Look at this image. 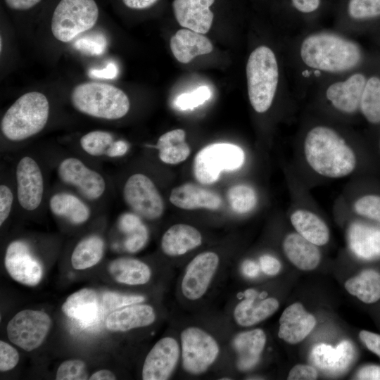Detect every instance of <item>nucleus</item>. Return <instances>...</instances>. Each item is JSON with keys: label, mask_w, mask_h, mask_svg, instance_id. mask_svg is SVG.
<instances>
[{"label": "nucleus", "mask_w": 380, "mask_h": 380, "mask_svg": "<svg viewBox=\"0 0 380 380\" xmlns=\"http://www.w3.org/2000/svg\"><path fill=\"white\" fill-rule=\"evenodd\" d=\"M42 151L59 184L75 191L96 208H104L110 200L112 182L96 162L68 149Z\"/></svg>", "instance_id": "f257e3e1"}, {"label": "nucleus", "mask_w": 380, "mask_h": 380, "mask_svg": "<svg viewBox=\"0 0 380 380\" xmlns=\"http://www.w3.org/2000/svg\"><path fill=\"white\" fill-rule=\"evenodd\" d=\"M304 155L308 164L317 174L341 178L355 169L357 158L352 148L333 129L317 126L307 134Z\"/></svg>", "instance_id": "f03ea898"}, {"label": "nucleus", "mask_w": 380, "mask_h": 380, "mask_svg": "<svg viewBox=\"0 0 380 380\" xmlns=\"http://www.w3.org/2000/svg\"><path fill=\"white\" fill-rule=\"evenodd\" d=\"M50 103L42 92H27L5 111L0 122L1 151L20 146L40 134L48 124Z\"/></svg>", "instance_id": "7ed1b4c3"}, {"label": "nucleus", "mask_w": 380, "mask_h": 380, "mask_svg": "<svg viewBox=\"0 0 380 380\" xmlns=\"http://www.w3.org/2000/svg\"><path fill=\"white\" fill-rule=\"evenodd\" d=\"M13 162L16 209L27 215L37 214L46 209L50 190L48 163L42 151L20 149Z\"/></svg>", "instance_id": "20e7f679"}, {"label": "nucleus", "mask_w": 380, "mask_h": 380, "mask_svg": "<svg viewBox=\"0 0 380 380\" xmlns=\"http://www.w3.org/2000/svg\"><path fill=\"white\" fill-rule=\"evenodd\" d=\"M300 56L309 67L329 72L355 68L361 60V51L355 42L339 35L319 32L307 37L300 46Z\"/></svg>", "instance_id": "39448f33"}, {"label": "nucleus", "mask_w": 380, "mask_h": 380, "mask_svg": "<svg viewBox=\"0 0 380 380\" xmlns=\"http://www.w3.org/2000/svg\"><path fill=\"white\" fill-rule=\"evenodd\" d=\"M70 103L80 113L105 121L124 118L130 109L127 95L118 87L101 82H84L74 87Z\"/></svg>", "instance_id": "423d86ee"}, {"label": "nucleus", "mask_w": 380, "mask_h": 380, "mask_svg": "<svg viewBox=\"0 0 380 380\" xmlns=\"http://www.w3.org/2000/svg\"><path fill=\"white\" fill-rule=\"evenodd\" d=\"M246 78L250 103L260 113L271 106L279 81V68L274 52L267 46L256 48L249 56Z\"/></svg>", "instance_id": "0eeeda50"}, {"label": "nucleus", "mask_w": 380, "mask_h": 380, "mask_svg": "<svg viewBox=\"0 0 380 380\" xmlns=\"http://www.w3.org/2000/svg\"><path fill=\"white\" fill-rule=\"evenodd\" d=\"M98 18L94 0H61L53 13L51 32L57 40L67 43L92 28Z\"/></svg>", "instance_id": "6e6552de"}, {"label": "nucleus", "mask_w": 380, "mask_h": 380, "mask_svg": "<svg viewBox=\"0 0 380 380\" xmlns=\"http://www.w3.org/2000/svg\"><path fill=\"white\" fill-rule=\"evenodd\" d=\"M120 191L128 208L140 217L155 220L163 215V199L154 182L144 173L134 172L128 176Z\"/></svg>", "instance_id": "1a4fd4ad"}, {"label": "nucleus", "mask_w": 380, "mask_h": 380, "mask_svg": "<svg viewBox=\"0 0 380 380\" xmlns=\"http://www.w3.org/2000/svg\"><path fill=\"white\" fill-rule=\"evenodd\" d=\"M244 158L243 150L236 145L210 144L201 149L195 157L194 174L198 182L210 184L218 179L222 171L239 168Z\"/></svg>", "instance_id": "9d476101"}, {"label": "nucleus", "mask_w": 380, "mask_h": 380, "mask_svg": "<svg viewBox=\"0 0 380 380\" xmlns=\"http://www.w3.org/2000/svg\"><path fill=\"white\" fill-rule=\"evenodd\" d=\"M182 365L192 374L205 372L217 359L220 348L216 340L207 331L196 327L186 328L181 333Z\"/></svg>", "instance_id": "9b49d317"}, {"label": "nucleus", "mask_w": 380, "mask_h": 380, "mask_svg": "<svg viewBox=\"0 0 380 380\" xmlns=\"http://www.w3.org/2000/svg\"><path fill=\"white\" fill-rule=\"evenodd\" d=\"M51 324V318L44 312L24 310L9 321L7 335L13 343L26 351H31L43 343Z\"/></svg>", "instance_id": "f8f14e48"}, {"label": "nucleus", "mask_w": 380, "mask_h": 380, "mask_svg": "<svg viewBox=\"0 0 380 380\" xmlns=\"http://www.w3.org/2000/svg\"><path fill=\"white\" fill-rule=\"evenodd\" d=\"M46 209L56 219L72 226L87 223L98 209L75 191L59 184L50 188Z\"/></svg>", "instance_id": "ddd939ff"}, {"label": "nucleus", "mask_w": 380, "mask_h": 380, "mask_svg": "<svg viewBox=\"0 0 380 380\" xmlns=\"http://www.w3.org/2000/svg\"><path fill=\"white\" fill-rule=\"evenodd\" d=\"M4 264L9 275L19 283L36 286L42 279L43 271L41 262L25 240L15 239L8 243Z\"/></svg>", "instance_id": "4468645a"}, {"label": "nucleus", "mask_w": 380, "mask_h": 380, "mask_svg": "<svg viewBox=\"0 0 380 380\" xmlns=\"http://www.w3.org/2000/svg\"><path fill=\"white\" fill-rule=\"evenodd\" d=\"M129 150V144L126 140L116 138L110 132L95 129L82 134L73 151L98 162L121 158Z\"/></svg>", "instance_id": "2eb2a0df"}, {"label": "nucleus", "mask_w": 380, "mask_h": 380, "mask_svg": "<svg viewBox=\"0 0 380 380\" xmlns=\"http://www.w3.org/2000/svg\"><path fill=\"white\" fill-rule=\"evenodd\" d=\"M219 265L218 255L212 251L197 255L189 263L184 274L181 289L189 300L201 298L207 291Z\"/></svg>", "instance_id": "dca6fc26"}, {"label": "nucleus", "mask_w": 380, "mask_h": 380, "mask_svg": "<svg viewBox=\"0 0 380 380\" xmlns=\"http://www.w3.org/2000/svg\"><path fill=\"white\" fill-rule=\"evenodd\" d=\"M180 349L172 337L160 339L151 349L144 362V380H166L172 375L179 360Z\"/></svg>", "instance_id": "f3484780"}, {"label": "nucleus", "mask_w": 380, "mask_h": 380, "mask_svg": "<svg viewBox=\"0 0 380 380\" xmlns=\"http://www.w3.org/2000/svg\"><path fill=\"white\" fill-rule=\"evenodd\" d=\"M214 2L215 0H174L172 6L181 26L205 34L213 22L214 15L210 8Z\"/></svg>", "instance_id": "a211bd4d"}, {"label": "nucleus", "mask_w": 380, "mask_h": 380, "mask_svg": "<svg viewBox=\"0 0 380 380\" xmlns=\"http://www.w3.org/2000/svg\"><path fill=\"white\" fill-rule=\"evenodd\" d=\"M315 325V317L302 304L295 303L283 311L279 318L278 336L289 343L296 344L302 341Z\"/></svg>", "instance_id": "6ab92c4d"}, {"label": "nucleus", "mask_w": 380, "mask_h": 380, "mask_svg": "<svg viewBox=\"0 0 380 380\" xmlns=\"http://www.w3.org/2000/svg\"><path fill=\"white\" fill-rule=\"evenodd\" d=\"M355 348L347 340L342 341L336 348L320 343L311 352V360L315 365L327 373L337 375L348 369L354 360Z\"/></svg>", "instance_id": "aec40b11"}, {"label": "nucleus", "mask_w": 380, "mask_h": 380, "mask_svg": "<svg viewBox=\"0 0 380 380\" xmlns=\"http://www.w3.org/2000/svg\"><path fill=\"white\" fill-rule=\"evenodd\" d=\"M366 82L362 74H354L343 82L330 85L326 92L327 97L339 111L353 113L360 106Z\"/></svg>", "instance_id": "412c9836"}, {"label": "nucleus", "mask_w": 380, "mask_h": 380, "mask_svg": "<svg viewBox=\"0 0 380 380\" xmlns=\"http://www.w3.org/2000/svg\"><path fill=\"white\" fill-rule=\"evenodd\" d=\"M170 201L184 210H217L222 203L218 194L193 184H184L174 188L170 195Z\"/></svg>", "instance_id": "4be33fe9"}, {"label": "nucleus", "mask_w": 380, "mask_h": 380, "mask_svg": "<svg viewBox=\"0 0 380 380\" xmlns=\"http://www.w3.org/2000/svg\"><path fill=\"white\" fill-rule=\"evenodd\" d=\"M245 295L246 299L239 303L234 310V318L240 326L255 325L270 317L279 308V301L274 298L255 301L256 292L252 289L246 291Z\"/></svg>", "instance_id": "5701e85b"}, {"label": "nucleus", "mask_w": 380, "mask_h": 380, "mask_svg": "<svg viewBox=\"0 0 380 380\" xmlns=\"http://www.w3.org/2000/svg\"><path fill=\"white\" fill-rule=\"evenodd\" d=\"M153 308L145 304H132L113 311L106 319V327L115 331H127L154 322Z\"/></svg>", "instance_id": "b1692460"}, {"label": "nucleus", "mask_w": 380, "mask_h": 380, "mask_svg": "<svg viewBox=\"0 0 380 380\" xmlns=\"http://www.w3.org/2000/svg\"><path fill=\"white\" fill-rule=\"evenodd\" d=\"M170 49L179 62L188 63L198 56L210 53L213 47L203 34L186 28L178 30L171 37Z\"/></svg>", "instance_id": "393cba45"}, {"label": "nucleus", "mask_w": 380, "mask_h": 380, "mask_svg": "<svg viewBox=\"0 0 380 380\" xmlns=\"http://www.w3.org/2000/svg\"><path fill=\"white\" fill-rule=\"evenodd\" d=\"M265 343L266 335L260 329L238 334L232 342L237 354L238 369L247 371L254 367L260 360Z\"/></svg>", "instance_id": "a878e982"}, {"label": "nucleus", "mask_w": 380, "mask_h": 380, "mask_svg": "<svg viewBox=\"0 0 380 380\" xmlns=\"http://www.w3.org/2000/svg\"><path fill=\"white\" fill-rule=\"evenodd\" d=\"M202 243V236L195 227L186 224H176L163 235L161 249L169 256H178L191 251Z\"/></svg>", "instance_id": "bb28decb"}, {"label": "nucleus", "mask_w": 380, "mask_h": 380, "mask_svg": "<svg viewBox=\"0 0 380 380\" xmlns=\"http://www.w3.org/2000/svg\"><path fill=\"white\" fill-rule=\"evenodd\" d=\"M348 238L351 251L357 257L364 260L380 257V227L355 222L349 228Z\"/></svg>", "instance_id": "cd10ccee"}, {"label": "nucleus", "mask_w": 380, "mask_h": 380, "mask_svg": "<svg viewBox=\"0 0 380 380\" xmlns=\"http://www.w3.org/2000/svg\"><path fill=\"white\" fill-rule=\"evenodd\" d=\"M283 249L288 259L300 270H314L320 262L317 246L298 233L289 234L284 238Z\"/></svg>", "instance_id": "c85d7f7f"}, {"label": "nucleus", "mask_w": 380, "mask_h": 380, "mask_svg": "<svg viewBox=\"0 0 380 380\" xmlns=\"http://www.w3.org/2000/svg\"><path fill=\"white\" fill-rule=\"evenodd\" d=\"M62 311L85 325L93 323L99 314L96 291L85 288L73 293L63 304Z\"/></svg>", "instance_id": "c756f323"}, {"label": "nucleus", "mask_w": 380, "mask_h": 380, "mask_svg": "<svg viewBox=\"0 0 380 380\" xmlns=\"http://www.w3.org/2000/svg\"><path fill=\"white\" fill-rule=\"evenodd\" d=\"M290 220L297 233L312 243L323 246L329 241V229L315 213L298 209L291 214Z\"/></svg>", "instance_id": "7c9ffc66"}, {"label": "nucleus", "mask_w": 380, "mask_h": 380, "mask_svg": "<svg viewBox=\"0 0 380 380\" xmlns=\"http://www.w3.org/2000/svg\"><path fill=\"white\" fill-rule=\"evenodd\" d=\"M109 272L115 281L128 285H142L151 275V269L144 262L131 258H119L108 267Z\"/></svg>", "instance_id": "2f4dec72"}, {"label": "nucleus", "mask_w": 380, "mask_h": 380, "mask_svg": "<svg viewBox=\"0 0 380 380\" xmlns=\"http://www.w3.org/2000/svg\"><path fill=\"white\" fill-rule=\"evenodd\" d=\"M185 139V131L182 129H173L162 134L156 145L159 159L170 165L184 161L191 152Z\"/></svg>", "instance_id": "473e14b6"}, {"label": "nucleus", "mask_w": 380, "mask_h": 380, "mask_svg": "<svg viewBox=\"0 0 380 380\" xmlns=\"http://www.w3.org/2000/svg\"><path fill=\"white\" fill-rule=\"evenodd\" d=\"M105 251V241L97 234H91L83 237L72 250L70 261L73 268L84 270L96 265L103 258Z\"/></svg>", "instance_id": "72a5a7b5"}, {"label": "nucleus", "mask_w": 380, "mask_h": 380, "mask_svg": "<svg viewBox=\"0 0 380 380\" xmlns=\"http://www.w3.org/2000/svg\"><path fill=\"white\" fill-rule=\"evenodd\" d=\"M346 291L365 303L380 299V273L372 270H364L345 283Z\"/></svg>", "instance_id": "f704fd0d"}, {"label": "nucleus", "mask_w": 380, "mask_h": 380, "mask_svg": "<svg viewBox=\"0 0 380 380\" xmlns=\"http://www.w3.org/2000/svg\"><path fill=\"white\" fill-rule=\"evenodd\" d=\"M118 227L126 236L124 246L129 253L140 251L148 241V231L141 217L132 212L120 215L118 220Z\"/></svg>", "instance_id": "c9c22d12"}, {"label": "nucleus", "mask_w": 380, "mask_h": 380, "mask_svg": "<svg viewBox=\"0 0 380 380\" xmlns=\"http://www.w3.org/2000/svg\"><path fill=\"white\" fill-rule=\"evenodd\" d=\"M16 209V194L11 167L1 168L0 226L8 220Z\"/></svg>", "instance_id": "e433bc0d"}, {"label": "nucleus", "mask_w": 380, "mask_h": 380, "mask_svg": "<svg viewBox=\"0 0 380 380\" xmlns=\"http://www.w3.org/2000/svg\"><path fill=\"white\" fill-rule=\"evenodd\" d=\"M360 106L369 122L380 123V78L372 77L366 82Z\"/></svg>", "instance_id": "4c0bfd02"}, {"label": "nucleus", "mask_w": 380, "mask_h": 380, "mask_svg": "<svg viewBox=\"0 0 380 380\" xmlns=\"http://www.w3.org/2000/svg\"><path fill=\"white\" fill-rule=\"evenodd\" d=\"M227 198L232 208L240 214L250 212L257 203L255 191L250 186L245 184L231 187L227 192Z\"/></svg>", "instance_id": "58836bf2"}, {"label": "nucleus", "mask_w": 380, "mask_h": 380, "mask_svg": "<svg viewBox=\"0 0 380 380\" xmlns=\"http://www.w3.org/2000/svg\"><path fill=\"white\" fill-rule=\"evenodd\" d=\"M347 13L354 20H365L380 16V0H348Z\"/></svg>", "instance_id": "ea45409f"}, {"label": "nucleus", "mask_w": 380, "mask_h": 380, "mask_svg": "<svg viewBox=\"0 0 380 380\" xmlns=\"http://www.w3.org/2000/svg\"><path fill=\"white\" fill-rule=\"evenodd\" d=\"M211 95V90L208 86H200L191 92L178 96L175 100V105L182 110H191L204 103Z\"/></svg>", "instance_id": "a19ab883"}, {"label": "nucleus", "mask_w": 380, "mask_h": 380, "mask_svg": "<svg viewBox=\"0 0 380 380\" xmlns=\"http://www.w3.org/2000/svg\"><path fill=\"white\" fill-rule=\"evenodd\" d=\"M88 379L85 363L81 360H68L62 362L56 372L57 380H84Z\"/></svg>", "instance_id": "79ce46f5"}, {"label": "nucleus", "mask_w": 380, "mask_h": 380, "mask_svg": "<svg viewBox=\"0 0 380 380\" xmlns=\"http://www.w3.org/2000/svg\"><path fill=\"white\" fill-rule=\"evenodd\" d=\"M353 208L358 215L380 222V196H363L355 202Z\"/></svg>", "instance_id": "37998d69"}, {"label": "nucleus", "mask_w": 380, "mask_h": 380, "mask_svg": "<svg viewBox=\"0 0 380 380\" xmlns=\"http://www.w3.org/2000/svg\"><path fill=\"white\" fill-rule=\"evenodd\" d=\"M145 298L140 295H127L107 291L103 296V304L106 310L114 311L125 306L140 303Z\"/></svg>", "instance_id": "c03bdc74"}, {"label": "nucleus", "mask_w": 380, "mask_h": 380, "mask_svg": "<svg viewBox=\"0 0 380 380\" xmlns=\"http://www.w3.org/2000/svg\"><path fill=\"white\" fill-rule=\"evenodd\" d=\"M107 41L101 34H93L79 38L75 41V47L83 53L91 55H101L104 53Z\"/></svg>", "instance_id": "a18cd8bd"}, {"label": "nucleus", "mask_w": 380, "mask_h": 380, "mask_svg": "<svg viewBox=\"0 0 380 380\" xmlns=\"http://www.w3.org/2000/svg\"><path fill=\"white\" fill-rule=\"evenodd\" d=\"M19 360L16 349L5 341H0V370L6 372L13 369Z\"/></svg>", "instance_id": "49530a36"}, {"label": "nucleus", "mask_w": 380, "mask_h": 380, "mask_svg": "<svg viewBox=\"0 0 380 380\" xmlns=\"http://www.w3.org/2000/svg\"><path fill=\"white\" fill-rule=\"evenodd\" d=\"M317 377L316 369L310 365H296L289 372L288 380H314Z\"/></svg>", "instance_id": "de8ad7c7"}, {"label": "nucleus", "mask_w": 380, "mask_h": 380, "mask_svg": "<svg viewBox=\"0 0 380 380\" xmlns=\"http://www.w3.org/2000/svg\"><path fill=\"white\" fill-rule=\"evenodd\" d=\"M260 267L267 275L274 276L279 273L281 265L278 259L270 255H263L259 259Z\"/></svg>", "instance_id": "09e8293b"}, {"label": "nucleus", "mask_w": 380, "mask_h": 380, "mask_svg": "<svg viewBox=\"0 0 380 380\" xmlns=\"http://www.w3.org/2000/svg\"><path fill=\"white\" fill-rule=\"evenodd\" d=\"M359 337L366 347L372 353L380 357V335L362 330L359 334Z\"/></svg>", "instance_id": "8fccbe9b"}, {"label": "nucleus", "mask_w": 380, "mask_h": 380, "mask_svg": "<svg viewBox=\"0 0 380 380\" xmlns=\"http://www.w3.org/2000/svg\"><path fill=\"white\" fill-rule=\"evenodd\" d=\"M290 1L298 12L309 14L319 8L322 0H290Z\"/></svg>", "instance_id": "3c124183"}, {"label": "nucleus", "mask_w": 380, "mask_h": 380, "mask_svg": "<svg viewBox=\"0 0 380 380\" xmlns=\"http://www.w3.org/2000/svg\"><path fill=\"white\" fill-rule=\"evenodd\" d=\"M356 379L361 380H380V367L376 365L365 366L357 372Z\"/></svg>", "instance_id": "603ef678"}, {"label": "nucleus", "mask_w": 380, "mask_h": 380, "mask_svg": "<svg viewBox=\"0 0 380 380\" xmlns=\"http://www.w3.org/2000/svg\"><path fill=\"white\" fill-rule=\"evenodd\" d=\"M42 0H4L6 4L11 9L15 11H26L29 10Z\"/></svg>", "instance_id": "864d4df0"}, {"label": "nucleus", "mask_w": 380, "mask_h": 380, "mask_svg": "<svg viewBox=\"0 0 380 380\" xmlns=\"http://www.w3.org/2000/svg\"><path fill=\"white\" fill-rule=\"evenodd\" d=\"M117 74V66L113 63L108 64V65L103 69L91 70L89 72V75H91V77L106 79L114 78L116 77Z\"/></svg>", "instance_id": "5fc2aeb1"}, {"label": "nucleus", "mask_w": 380, "mask_h": 380, "mask_svg": "<svg viewBox=\"0 0 380 380\" xmlns=\"http://www.w3.org/2000/svg\"><path fill=\"white\" fill-rule=\"evenodd\" d=\"M260 265L251 260H246L241 265L243 274L249 278L256 277L260 272Z\"/></svg>", "instance_id": "6e6d98bb"}, {"label": "nucleus", "mask_w": 380, "mask_h": 380, "mask_svg": "<svg viewBox=\"0 0 380 380\" xmlns=\"http://www.w3.org/2000/svg\"><path fill=\"white\" fill-rule=\"evenodd\" d=\"M158 0H122L126 6L132 9L142 10L152 6Z\"/></svg>", "instance_id": "4d7b16f0"}, {"label": "nucleus", "mask_w": 380, "mask_h": 380, "mask_svg": "<svg viewBox=\"0 0 380 380\" xmlns=\"http://www.w3.org/2000/svg\"><path fill=\"white\" fill-rule=\"evenodd\" d=\"M115 379V376L107 369L99 370L89 378L91 380H114Z\"/></svg>", "instance_id": "13d9d810"}]
</instances>
